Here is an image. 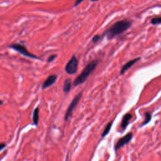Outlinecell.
I'll list each match as a JSON object with an SVG mask.
<instances>
[{"label":"cell","instance_id":"cell-1","mask_svg":"<svg viewBox=\"0 0 161 161\" xmlns=\"http://www.w3.org/2000/svg\"><path fill=\"white\" fill-rule=\"evenodd\" d=\"M131 25H132V21L129 20H123L116 22L103 34L102 38L106 37L108 40H112L115 37L119 36L128 30Z\"/></svg>","mask_w":161,"mask_h":161},{"label":"cell","instance_id":"cell-2","mask_svg":"<svg viewBox=\"0 0 161 161\" xmlns=\"http://www.w3.org/2000/svg\"><path fill=\"white\" fill-rule=\"evenodd\" d=\"M98 64V60H94L87 64L81 72V74L75 79L73 84L74 86H77L84 83L87 79L88 78L91 72H93L96 68Z\"/></svg>","mask_w":161,"mask_h":161},{"label":"cell","instance_id":"cell-3","mask_svg":"<svg viewBox=\"0 0 161 161\" xmlns=\"http://www.w3.org/2000/svg\"><path fill=\"white\" fill-rule=\"evenodd\" d=\"M82 95H83L82 92L79 93L77 96H76V97L74 99H73V100L71 101V103L69 105V107H68V108L66 111L65 116H64V120L66 122H67L69 120L70 117L72 116L73 111H74V110L75 109V108L76 107V106L78 105L79 101L81 100V99L82 98Z\"/></svg>","mask_w":161,"mask_h":161},{"label":"cell","instance_id":"cell-4","mask_svg":"<svg viewBox=\"0 0 161 161\" xmlns=\"http://www.w3.org/2000/svg\"><path fill=\"white\" fill-rule=\"evenodd\" d=\"M10 47L12 49L14 50L15 51L19 52L23 56L27 57H30L31 58H34V59H38V57H37L36 55L32 54L29 52L26 47L24 46L18 44V43H14V44H12L10 46Z\"/></svg>","mask_w":161,"mask_h":161},{"label":"cell","instance_id":"cell-5","mask_svg":"<svg viewBox=\"0 0 161 161\" xmlns=\"http://www.w3.org/2000/svg\"><path fill=\"white\" fill-rule=\"evenodd\" d=\"M78 61L76 56L73 55L67 63L65 67V70L69 74H74L77 72Z\"/></svg>","mask_w":161,"mask_h":161},{"label":"cell","instance_id":"cell-6","mask_svg":"<svg viewBox=\"0 0 161 161\" xmlns=\"http://www.w3.org/2000/svg\"><path fill=\"white\" fill-rule=\"evenodd\" d=\"M132 137H133V134L131 133V132H130V133H128L127 134H126L122 138L118 140V142H116L115 145V151H118L119 149H120L122 147H123L125 145L131 141V139H132Z\"/></svg>","mask_w":161,"mask_h":161},{"label":"cell","instance_id":"cell-7","mask_svg":"<svg viewBox=\"0 0 161 161\" xmlns=\"http://www.w3.org/2000/svg\"><path fill=\"white\" fill-rule=\"evenodd\" d=\"M140 57H137L135 58H134L132 60H130L128 62H127L125 64L123 65V66L122 67L121 70H120V74L123 75L128 70L130 69L131 67L134 66L138 61H139L140 60Z\"/></svg>","mask_w":161,"mask_h":161},{"label":"cell","instance_id":"cell-8","mask_svg":"<svg viewBox=\"0 0 161 161\" xmlns=\"http://www.w3.org/2000/svg\"><path fill=\"white\" fill-rule=\"evenodd\" d=\"M57 79V75L52 74V75L49 76L47 78V79L44 81V83H43L42 87V90H45V89L47 88V87L53 85L56 82Z\"/></svg>","mask_w":161,"mask_h":161},{"label":"cell","instance_id":"cell-9","mask_svg":"<svg viewBox=\"0 0 161 161\" xmlns=\"http://www.w3.org/2000/svg\"><path fill=\"white\" fill-rule=\"evenodd\" d=\"M131 118H132V115H131L130 113H127L126 115H125L123 116L122 123H121V125H120V127L123 130L126 129V128L128 125L129 122Z\"/></svg>","mask_w":161,"mask_h":161},{"label":"cell","instance_id":"cell-10","mask_svg":"<svg viewBox=\"0 0 161 161\" xmlns=\"http://www.w3.org/2000/svg\"><path fill=\"white\" fill-rule=\"evenodd\" d=\"M71 84H72V81L70 79H67L63 85V91L66 93H69L71 88Z\"/></svg>","mask_w":161,"mask_h":161},{"label":"cell","instance_id":"cell-11","mask_svg":"<svg viewBox=\"0 0 161 161\" xmlns=\"http://www.w3.org/2000/svg\"><path fill=\"white\" fill-rule=\"evenodd\" d=\"M39 122V108L37 107L33 113V122L35 125H37Z\"/></svg>","mask_w":161,"mask_h":161},{"label":"cell","instance_id":"cell-12","mask_svg":"<svg viewBox=\"0 0 161 161\" xmlns=\"http://www.w3.org/2000/svg\"><path fill=\"white\" fill-rule=\"evenodd\" d=\"M113 123V121L108 123L107 125V126L105 127V129H104V130H103V134H101V137H102V138H104L105 137H106V136L109 134L110 131V130H111V127H112Z\"/></svg>","mask_w":161,"mask_h":161},{"label":"cell","instance_id":"cell-13","mask_svg":"<svg viewBox=\"0 0 161 161\" xmlns=\"http://www.w3.org/2000/svg\"><path fill=\"white\" fill-rule=\"evenodd\" d=\"M151 119H152V113L147 112L145 113V119L144 122L142 123V124L141 125V126L147 125V123H149L151 122Z\"/></svg>","mask_w":161,"mask_h":161},{"label":"cell","instance_id":"cell-14","mask_svg":"<svg viewBox=\"0 0 161 161\" xmlns=\"http://www.w3.org/2000/svg\"><path fill=\"white\" fill-rule=\"evenodd\" d=\"M151 23L153 25H158L161 24V17H154L151 19Z\"/></svg>","mask_w":161,"mask_h":161},{"label":"cell","instance_id":"cell-15","mask_svg":"<svg viewBox=\"0 0 161 161\" xmlns=\"http://www.w3.org/2000/svg\"><path fill=\"white\" fill-rule=\"evenodd\" d=\"M57 55L56 54H53V55H51L50 56H49V57L47 59V62L50 63L52 62H53V61H54L55 59V58L57 57Z\"/></svg>","mask_w":161,"mask_h":161},{"label":"cell","instance_id":"cell-16","mask_svg":"<svg viewBox=\"0 0 161 161\" xmlns=\"http://www.w3.org/2000/svg\"><path fill=\"white\" fill-rule=\"evenodd\" d=\"M101 37L99 35H95L93 37V39H92V42L93 43H96L97 42H98L99 40H100Z\"/></svg>","mask_w":161,"mask_h":161},{"label":"cell","instance_id":"cell-17","mask_svg":"<svg viewBox=\"0 0 161 161\" xmlns=\"http://www.w3.org/2000/svg\"><path fill=\"white\" fill-rule=\"evenodd\" d=\"M6 147V143H0V151L5 149Z\"/></svg>","mask_w":161,"mask_h":161},{"label":"cell","instance_id":"cell-18","mask_svg":"<svg viewBox=\"0 0 161 161\" xmlns=\"http://www.w3.org/2000/svg\"><path fill=\"white\" fill-rule=\"evenodd\" d=\"M83 1V0H76V2L74 4V6H77L78 5H79Z\"/></svg>","mask_w":161,"mask_h":161},{"label":"cell","instance_id":"cell-19","mask_svg":"<svg viewBox=\"0 0 161 161\" xmlns=\"http://www.w3.org/2000/svg\"><path fill=\"white\" fill-rule=\"evenodd\" d=\"M90 1L91 2H98L99 0H90Z\"/></svg>","mask_w":161,"mask_h":161},{"label":"cell","instance_id":"cell-20","mask_svg":"<svg viewBox=\"0 0 161 161\" xmlns=\"http://www.w3.org/2000/svg\"><path fill=\"white\" fill-rule=\"evenodd\" d=\"M3 102L2 100H0V105H2V104H3Z\"/></svg>","mask_w":161,"mask_h":161},{"label":"cell","instance_id":"cell-21","mask_svg":"<svg viewBox=\"0 0 161 161\" xmlns=\"http://www.w3.org/2000/svg\"><path fill=\"white\" fill-rule=\"evenodd\" d=\"M67 158H66V161H67Z\"/></svg>","mask_w":161,"mask_h":161},{"label":"cell","instance_id":"cell-22","mask_svg":"<svg viewBox=\"0 0 161 161\" xmlns=\"http://www.w3.org/2000/svg\"><path fill=\"white\" fill-rule=\"evenodd\" d=\"M159 6V7H160V8H161V5H160V6Z\"/></svg>","mask_w":161,"mask_h":161}]
</instances>
